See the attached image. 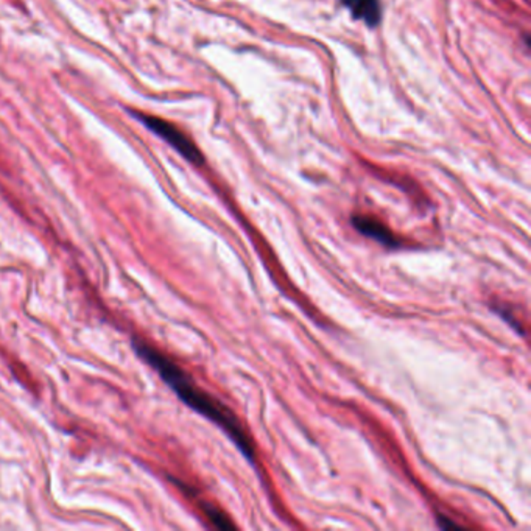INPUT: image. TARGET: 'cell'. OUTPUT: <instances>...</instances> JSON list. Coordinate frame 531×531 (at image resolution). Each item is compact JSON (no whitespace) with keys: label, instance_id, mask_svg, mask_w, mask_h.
<instances>
[{"label":"cell","instance_id":"obj_1","mask_svg":"<svg viewBox=\"0 0 531 531\" xmlns=\"http://www.w3.org/2000/svg\"><path fill=\"white\" fill-rule=\"evenodd\" d=\"M133 348L136 354L156 371L159 377L175 392L176 396L181 399L184 404L223 430L224 434H228L232 442L236 444L241 455L249 463H254L256 451H254L253 441L248 436L243 426L239 423L236 415L226 405L222 404L217 399L212 398L209 392L201 390L189 377L186 371H182V368H180L172 358L163 354L161 350H157L156 348H153L144 340L134 338Z\"/></svg>","mask_w":531,"mask_h":531},{"label":"cell","instance_id":"obj_2","mask_svg":"<svg viewBox=\"0 0 531 531\" xmlns=\"http://www.w3.org/2000/svg\"><path fill=\"white\" fill-rule=\"evenodd\" d=\"M136 117L139 119L145 127L148 128L150 131L159 136L161 139L165 140L167 144L175 148L184 159H188L189 163L199 165L203 164V155L198 150V147L193 144L192 140L189 139L186 134L182 133L181 130H178L175 125H172L169 122L163 121L159 117L150 114H139L136 113Z\"/></svg>","mask_w":531,"mask_h":531},{"label":"cell","instance_id":"obj_3","mask_svg":"<svg viewBox=\"0 0 531 531\" xmlns=\"http://www.w3.org/2000/svg\"><path fill=\"white\" fill-rule=\"evenodd\" d=\"M352 226L356 228L363 236L369 237L373 240L379 241L384 247L398 249L404 247V243L399 240L398 237L392 234V231L386 228L385 224L367 215H354L352 217Z\"/></svg>","mask_w":531,"mask_h":531},{"label":"cell","instance_id":"obj_4","mask_svg":"<svg viewBox=\"0 0 531 531\" xmlns=\"http://www.w3.org/2000/svg\"><path fill=\"white\" fill-rule=\"evenodd\" d=\"M341 4L350 10L352 18L363 21L368 27L381 24V0H343Z\"/></svg>","mask_w":531,"mask_h":531},{"label":"cell","instance_id":"obj_5","mask_svg":"<svg viewBox=\"0 0 531 531\" xmlns=\"http://www.w3.org/2000/svg\"><path fill=\"white\" fill-rule=\"evenodd\" d=\"M199 508L205 511L206 518L211 520L212 526L222 528V530H232L234 528L232 522L220 510H217V508L211 507L207 503H201V507Z\"/></svg>","mask_w":531,"mask_h":531},{"label":"cell","instance_id":"obj_6","mask_svg":"<svg viewBox=\"0 0 531 531\" xmlns=\"http://www.w3.org/2000/svg\"><path fill=\"white\" fill-rule=\"evenodd\" d=\"M493 308H494L497 314L501 315L503 320L508 321V323L511 324V327H513L514 331H518V333H520V335H526V329H524L522 324H520L519 318H518L516 315L511 314V312H510V308H508L507 306H494Z\"/></svg>","mask_w":531,"mask_h":531}]
</instances>
